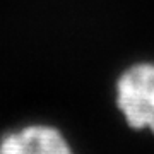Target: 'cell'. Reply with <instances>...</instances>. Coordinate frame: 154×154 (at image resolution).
Instances as JSON below:
<instances>
[{"label": "cell", "instance_id": "7a4b0ae2", "mask_svg": "<svg viewBox=\"0 0 154 154\" xmlns=\"http://www.w3.org/2000/svg\"><path fill=\"white\" fill-rule=\"evenodd\" d=\"M0 154H75L58 127L29 123L0 139Z\"/></svg>", "mask_w": 154, "mask_h": 154}, {"label": "cell", "instance_id": "6da1fadb", "mask_svg": "<svg viewBox=\"0 0 154 154\" xmlns=\"http://www.w3.org/2000/svg\"><path fill=\"white\" fill-rule=\"evenodd\" d=\"M115 108L128 128L154 135V60H139L116 75Z\"/></svg>", "mask_w": 154, "mask_h": 154}]
</instances>
